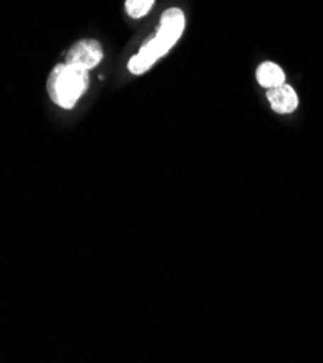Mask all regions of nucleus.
I'll list each match as a JSON object with an SVG mask.
<instances>
[{"mask_svg": "<svg viewBox=\"0 0 323 363\" xmlns=\"http://www.w3.org/2000/svg\"><path fill=\"white\" fill-rule=\"evenodd\" d=\"M185 26L186 18L180 9H167L160 19V28L157 33L141 47L136 55L129 60L128 68L132 74H143L155 64L157 60L164 57L180 40Z\"/></svg>", "mask_w": 323, "mask_h": 363, "instance_id": "1", "label": "nucleus"}, {"mask_svg": "<svg viewBox=\"0 0 323 363\" xmlns=\"http://www.w3.org/2000/svg\"><path fill=\"white\" fill-rule=\"evenodd\" d=\"M89 69L64 62L53 68L47 90L55 106L73 108L89 89Z\"/></svg>", "mask_w": 323, "mask_h": 363, "instance_id": "2", "label": "nucleus"}, {"mask_svg": "<svg viewBox=\"0 0 323 363\" xmlns=\"http://www.w3.org/2000/svg\"><path fill=\"white\" fill-rule=\"evenodd\" d=\"M103 60V48L96 40H82L71 47L65 55V64L84 69L97 67Z\"/></svg>", "mask_w": 323, "mask_h": 363, "instance_id": "3", "label": "nucleus"}, {"mask_svg": "<svg viewBox=\"0 0 323 363\" xmlns=\"http://www.w3.org/2000/svg\"><path fill=\"white\" fill-rule=\"evenodd\" d=\"M267 99L273 107V111L280 115L293 113L299 106V97L295 89L289 84H281L274 89H268Z\"/></svg>", "mask_w": 323, "mask_h": 363, "instance_id": "4", "label": "nucleus"}, {"mask_svg": "<svg viewBox=\"0 0 323 363\" xmlns=\"http://www.w3.org/2000/svg\"><path fill=\"white\" fill-rule=\"evenodd\" d=\"M257 82L265 89H274L285 83V74L280 65L267 61L263 62L257 69Z\"/></svg>", "mask_w": 323, "mask_h": 363, "instance_id": "5", "label": "nucleus"}, {"mask_svg": "<svg viewBox=\"0 0 323 363\" xmlns=\"http://www.w3.org/2000/svg\"><path fill=\"white\" fill-rule=\"evenodd\" d=\"M154 2L155 0H126L125 8L131 18L138 19L146 16L151 11Z\"/></svg>", "mask_w": 323, "mask_h": 363, "instance_id": "6", "label": "nucleus"}]
</instances>
